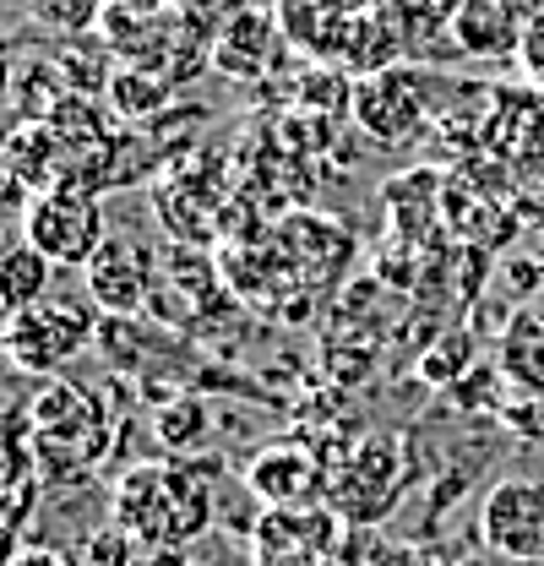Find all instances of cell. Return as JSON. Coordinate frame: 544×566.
<instances>
[{
    "label": "cell",
    "mask_w": 544,
    "mask_h": 566,
    "mask_svg": "<svg viewBox=\"0 0 544 566\" xmlns=\"http://www.w3.org/2000/svg\"><path fill=\"white\" fill-rule=\"evenodd\" d=\"M212 517L207 485L175 463L132 469L115 491V528H126L142 551H186Z\"/></svg>",
    "instance_id": "1"
},
{
    "label": "cell",
    "mask_w": 544,
    "mask_h": 566,
    "mask_svg": "<svg viewBox=\"0 0 544 566\" xmlns=\"http://www.w3.org/2000/svg\"><path fill=\"white\" fill-rule=\"evenodd\" d=\"M109 415L104 403L76 387V381H55L33 398V452L44 463L50 480H82L104 463L109 452Z\"/></svg>",
    "instance_id": "2"
},
{
    "label": "cell",
    "mask_w": 544,
    "mask_h": 566,
    "mask_svg": "<svg viewBox=\"0 0 544 566\" xmlns=\"http://www.w3.org/2000/svg\"><path fill=\"white\" fill-rule=\"evenodd\" d=\"M28 245L55 268H82L87 273V262L109 245L104 208L82 186H55V191L33 197V208H28Z\"/></svg>",
    "instance_id": "3"
},
{
    "label": "cell",
    "mask_w": 544,
    "mask_h": 566,
    "mask_svg": "<svg viewBox=\"0 0 544 566\" xmlns=\"http://www.w3.org/2000/svg\"><path fill=\"white\" fill-rule=\"evenodd\" d=\"M87 338H93L87 305L61 300V294H44L39 305L6 316V338L0 344L11 354V365H22L33 376H50V370H61L66 359H76V354L87 349Z\"/></svg>",
    "instance_id": "4"
},
{
    "label": "cell",
    "mask_w": 544,
    "mask_h": 566,
    "mask_svg": "<svg viewBox=\"0 0 544 566\" xmlns=\"http://www.w3.org/2000/svg\"><path fill=\"white\" fill-rule=\"evenodd\" d=\"M479 539L501 562H544V480L534 474H506L479 501Z\"/></svg>",
    "instance_id": "5"
},
{
    "label": "cell",
    "mask_w": 544,
    "mask_h": 566,
    "mask_svg": "<svg viewBox=\"0 0 544 566\" xmlns=\"http://www.w3.org/2000/svg\"><path fill=\"white\" fill-rule=\"evenodd\" d=\"M354 120L376 147H404L425 126V82L408 66H376L354 87Z\"/></svg>",
    "instance_id": "6"
},
{
    "label": "cell",
    "mask_w": 544,
    "mask_h": 566,
    "mask_svg": "<svg viewBox=\"0 0 544 566\" xmlns=\"http://www.w3.org/2000/svg\"><path fill=\"white\" fill-rule=\"evenodd\" d=\"M245 485L268 512H300L322 506L327 495V463L305 441H272L245 463Z\"/></svg>",
    "instance_id": "7"
},
{
    "label": "cell",
    "mask_w": 544,
    "mask_h": 566,
    "mask_svg": "<svg viewBox=\"0 0 544 566\" xmlns=\"http://www.w3.org/2000/svg\"><path fill=\"white\" fill-rule=\"evenodd\" d=\"M147 289H153V256L126 234H109V245L87 262L93 305L109 311V316H132V311L147 305Z\"/></svg>",
    "instance_id": "8"
},
{
    "label": "cell",
    "mask_w": 544,
    "mask_h": 566,
    "mask_svg": "<svg viewBox=\"0 0 544 566\" xmlns=\"http://www.w3.org/2000/svg\"><path fill=\"white\" fill-rule=\"evenodd\" d=\"M529 33V11L517 0H458L452 6V39L479 61L490 55H517Z\"/></svg>",
    "instance_id": "9"
},
{
    "label": "cell",
    "mask_w": 544,
    "mask_h": 566,
    "mask_svg": "<svg viewBox=\"0 0 544 566\" xmlns=\"http://www.w3.org/2000/svg\"><path fill=\"white\" fill-rule=\"evenodd\" d=\"M333 545V512L322 506H300V512H268L257 523V551L262 562L294 566L300 556H322Z\"/></svg>",
    "instance_id": "10"
},
{
    "label": "cell",
    "mask_w": 544,
    "mask_h": 566,
    "mask_svg": "<svg viewBox=\"0 0 544 566\" xmlns=\"http://www.w3.org/2000/svg\"><path fill=\"white\" fill-rule=\"evenodd\" d=\"M495 365L506 381H517L529 398H544V316L534 311H517L501 333V349H495Z\"/></svg>",
    "instance_id": "11"
},
{
    "label": "cell",
    "mask_w": 544,
    "mask_h": 566,
    "mask_svg": "<svg viewBox=\"0 0 544 566\" xmlns=\"http://www.w3.org/2000/svg\"><path fill=\"white\" fill-rule=\"evenodd\" d=\"M50 279H55V262H44L28 240L11 245V251H0V311L17 316V311L39 305L50 294Z\"/></svg>",
    "instance_id": "12"
},
{
    "label": "cell",
    "mask_w": 544,
    "mask_h": 566,
    "mask_svg": "<svg viewBox=\"0 0 544 566\" xmlns=\"http://www.w3.org/2000/svg\"><path fill=\"white\" fill-rule=\"evenodd\" d=\"M11 164H17V175H22V186H33L39 197L44 191H55V175H61V158H66V147H61V132H44V126H28V132H17L11 137Z\"/></svg>",
    "instance_id": "13"
},
{
    "label": "cell",
    "mask_w": 544,
    "mask_h": 566,
    "mask_svg": "<svg viewBox=\"0 0 544 566\" xmlns=\"http://www.w3.org/2000/svg\"><path fill=\"white\" fill-rule=\"evenodd\" d=\"M169 104V87L153 76V71H115L109 76V109L121 115V120H132V126H142V120H153L158 109Z\"/></svg>",
    "instance_id": "14"
},
{
    "label": "cell",
    "mask_w": 544,
    "mask_h": 566,
    "mask_svg": "<svg viewBox=\"0 0 544 566\" xmlns=\"http://www.w3.org/2000/svg\"><path fill=\"white\" fill-rule=\"evenodd\" d=\"M98 6H104V0H33V11H39L50 28H61V33H82V28H93Z\"/></svg>",
    "instance_id": "15"
},
{
    "label": "cell",
    "mask_w": 544,
    "mask_h": 566,
    "mask_svg": "<svg viewBox=\"0 0 544 566\" xmlns=\"http://www.w3.org/2000/svg\"><path fill=\"white\" fill-rule=\"evenodd\" d=\"M517 61H523V71H529V76L544 87V11H534V17H529V33H523Z\"/></svg>",
    "instance_id": "16"
},
{
    "label": "cell",
    "mask_w": 544,
    "mask_h": 566,
    "mask_svg": "<svg viewBox=\"0 0 544 566\" xmlns=\"http://www.w3.org/2000/svg\"><path fill=\"white\" fill-rule=\"evenodd\" d=\"M11 566H71V562H61L55 551H28V556H17Z\"/></svg>",
    "instance_id": "17"
}]
</instances>
